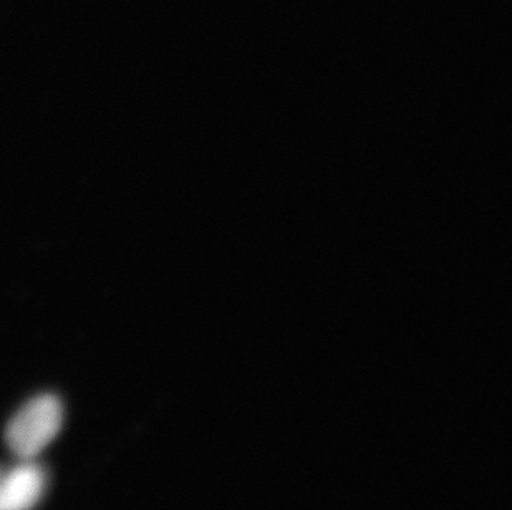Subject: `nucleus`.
<instances>
[{
  "instance_id": "obj_1",
  "label": "nucleus",
  "mask_w": 512,
  "mask_h": 510,
  "mask_svg": "<svg viewBox=\"0 0 512 510\" xmlns=\"http://www.w3.org/2000/svg\"><path fill=\"white\" fill-rule=\"evenodd\" d=\"M63 424V405L57 396H35L10 419L5 441L20 459H34L49 446Z\"/></svg>"
},
{
  "instance_id": "obj_2",
  "label": "nucleus",
  "mask_w": 512,
  "mask_h": 510,
  "mask_svg": "<svg viewBox=\"0 0 512 510\" xmlns=\"http://www.w3.org/2000/svg\"><path fill=\"white\" fill-rule=\"evenodd\" d=\"M47 472L44 467L22 459L19 466L0 476V510H32L44 497Z\"/></svg>"
}]
</instances>
